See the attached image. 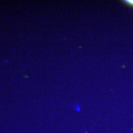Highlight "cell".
I'll return each instance as SVG.
<instances>
[{
    "mask_svg": "<svg viewBox=\"0 0 133 133\" xmlns=\"http://www.w3.org/2000/svg\"><path fill=\"white\" fill-rule=\"evenodd\" d=\"M126 2H127L128 4L133 6V0H127V1H126Z\"/></svg>",
    "mask_w": 133,
    "mask_h": 133,
    "instance_id": "6da1fadb",
    "label": "cell"
},
{
    "mask_svg": "<svg viewBox=\"0 0 133 133\" xmlns=\"http://www.w3.org/2000/svg\"><path fill=\"white\" fill-rule=\"evenodd\" d=\"M75 109H76V110H77V111L80 110V108H79V105H76L75 106Z\"/></svg>",
    "mask_w": 133,
    "mask_h": 133,
    "instance_id": "7a4b0ae2",
    "label": "cell"
}]
</instances>
